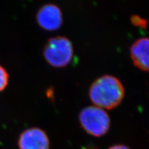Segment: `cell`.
Returning <instances> with one entry per match:
<instances>
[{
    "label": "cell",
    "instance_id": "1",
    "mask_svg": "<svg viewBox=\"0 0 149 149\" xmlns=\"http://www.w3.org/2000/svg\"><path fill=\"white\" fill-rule=\"evenodd\" d=\"M124 89L119 79L112 75H104L93 83L90 88L91 101L101 108L111 109L123 101Z\"/></svg>",
    "mask_w": 149,
    "mask_h": 149
},
{
    "label": "cell",
    "instance_id": "2",
    "mask_svg": "<svg viewBox=\"0 0 149 149\" xmlns=\"http://www.w3.org/2000/svg\"><path fill=\"white\" fill-rule=\"evenodd\" d=\"M44 57L50 65L55 67H63L71 62L73 55L72 44L63 36L50 38L44 50Z\"/></svg>",
    "mask_w": 149,
    "mask_h": 149
},
{
    "label": "cell",
    "instance_id": "3",
    "mask_svg": "<svg viewBox=\"0 0 149 149\" xmlns=\"http://www.w3.org/2000/svg\"><path fill=\"white\" fill-rule=\"evenodd\" d=\"M79 119L85 131L95 137L104 135L110 127V118L108 113L97 106H88L83 109Z\"/></svg>",
    "mask_w": 149,
    "mask_h": 149
},
{
    "label": "cell",
    "instance_id": "4",
    "mask_svg": "<svg viewBox=\"0 0 149 149\" xmlns=\"http://www.w3.org/2000/svg\"><path fill=\"white\" fill-rule=\"evenodd\" d=\"M19 149H49L50 142L47 134L39 128L33 127L23 131L18 139Z\"/></svg>",
    "mask_w": 149,
    "mask_h": 149
},
{
    "label": "cell",
    "instance_id": "5",
    "mask_svg": "<svg viewBox=\"0 0 149 149\" xmlns=\"http://www.w3.org/2000/svg\"><path fill=\"white\" fill-rule=\"evenodd\" d=\"M36 19L39 25L44 29L55 31L62 24V13L55 4H47L40 8L37 14Z\"/></svg>",
    "mask_w": 149,
    "mask_h": 149
},
{
    "label": "cell",
    "instance_id": "6",
    "mask_svg": "<svg viewBox=\"0 0 149 149\" xmlns=\"http://www.w3.org/2000/svg\"><path fill=\"white\" fill-rule=\"evenodd\" d=\"M130 57L134 64L143 71L149 72V38L142 37L130 47Z\"/></svg>",
    "mask_w": 149,
    "mask_h": 149
},
{
    "label": "cell",
    "instance_id": "7",
    "mask_svg": "<svg viewBox=\"0 0 149 149\" xmlns=\"http://www.w3.org/2000/svg\"><path fill=\"white\" fill-rule=\"evenodd\" d=\"M9 81V75L6 70L0 65V92L5 89Z\"/></svg>",
    "mask_w": 149,
    "mask_h": 149
},
{
    "label": "cell",
    "instance_id": "8",
    "mask_svg": "<svg viewBox=\"0 0 149 149\" xmlns=\"http://www.w3.org/2000/svg\"><path fill=\"white\" fill-rule=\"evenodd\" d=\"M131 22L135 26L141 27L142 28H146L147 27V20L136 15H134L131 17Z\"/></svg>",
    "mask_w": 149,
    "mask_h": 149
},
{
    "label": "cell",
    "instance_id": "9",
    "mask_svg": "<svg viewBox=\"0 0 149 149\" xmlns=\"http://www.w3.org/2000/svg\"><path fill=\"white\" fill-rule=\"evenodd\" d=\"M109 149H130V148L123 145H116L114 146H112Z\"/></svg>",
    "mask_w": 149,
    "mask_h": 149
}]
</instances>
